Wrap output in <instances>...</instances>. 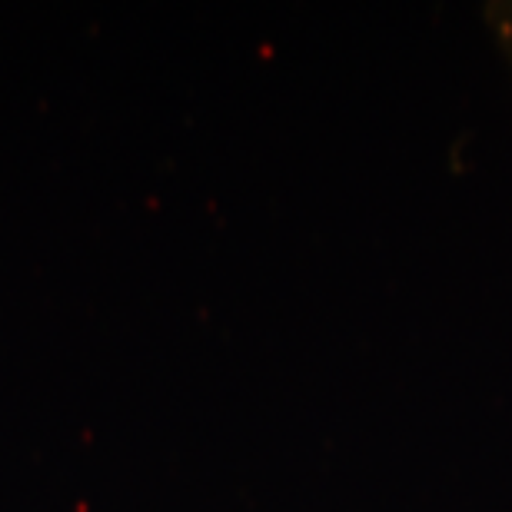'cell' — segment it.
<instances>
[{
    "label": "cell",
    "mask_w": 512,
    "mask_h": 512,
    "mask_svg": "<svg viewBox=\"0 0 512 512\" xmlns=\"http://www.w3.org/2000/svg\"><path fill=\"white\" fill-rule=\"evenodd\" d=\"M479 20H483L489 40H493L499 60H503L506 74L512 80V0H489L479 10Z\"/></svg>",
    "instance_id": "1"
}]
</instances>
